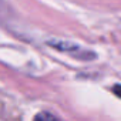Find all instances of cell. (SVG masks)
I'll use <instances>...</instances> for the list:
<instances>
[{
	"instance_id": "obj_2",
	"label": "cell",
	"mask_w": 121,
	"mask_h": 121,
	"mask_svg": "<svg viewBox=\"0 0 121 121\" xmlns=\"http://www.w3.org/2000/svg\"><path fill=\"white\" fill-rule=\"evenodd\" d=\"M112 93H114L117 97L121 98V86H120V84H115V86L112 87Z\"/></svg>"
},
{
	"instance_id": "obj_1",
	"label": "cell",
	"mask_w": 121,
	"mask_h": 121,
	"mask_svg": "<svg viewBox=\"0 0 121 121\" xmlns=\"http://www.w3.org/2000/svg\"><path fill=\"white\" fill-rule=\"evenodd\" d=\"M33 121H60V120L50 112H39Z\"/></svg>"
}]
</instances>
